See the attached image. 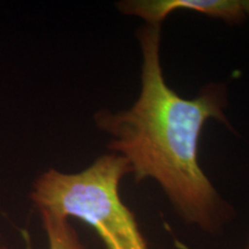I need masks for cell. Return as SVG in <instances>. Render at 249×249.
Returning <instances> with one entry per match:
<instances>
[{"mask_svg":"<svg viewBox=\"0 0 249 249\" xmlns=\"http://www.w3.org/2000/svg\"><path fill=\"white\" fill-rule=\"evenodd\" d=\"M245 249H249V236H248V241H247V245H246Z\"/></svg>","mask_w":249,"mask_h":249,"instance_id":"cell-7","label":"cell"},{"mask_svg":"<svg viewBox=\"0 0 249 249\" xmlns=\"http://www.w3.org/2000/svg\"><path fill=\"white\" fill-rule=\"evenodd\" d=\"M0 249H6V246L4 244V241H2L1 234H0Z\"/></svg>","mask_w":249,"mask_h":249,"instance_id":"cell-5","label":"cell"},{"mask_svg":"<svg viewBox=\"0 0 249 249\" xmlns=\"http://www.w3.org/2000/svg\"><path fill=\"white\" fill-rule=\"evenodd\" d=\"M247 17L249 18V0H247Z\"/></svg>","mask_w":249,"mask_h":249,"instance_id":"cell-6","label":"cell"},{"mask_svg":"<svg viewBox=\"0 0 249 249\" xmlns=\"http://www.w3.org/2000/svg\"><path fill=\"white\" fill-rule=\"evenodd\" d=\"M129 172L123 156L111 152L77 173L45 171L34 182L30 197L38 213L88 224L105 249H149L138 220L119 195L121 179Z\"/></svg>","mask_w":249,"mask_h":249,"instance_id":"cell-2","label":"cell"},{"mask_svg":"<svg viewBox=\"0 0 249 249\" xmlns=\"http://www.w3.org/2000/svg\"><path fill=\"white\" fill-rule=\"evenodd\" d=\"M142 51L141 92L128 110H102L95 123L112 136L108 149L123 156L136 181L160 183L186 223L216 234L234 218L198 161L202 128L209 119L230 126L224 113L225 88L211 85L193 99L165 82L160 65V24L147 23L138 33Z\"/></svg>","mask_w":249,"mask_h":249,"instance_id":"cell-1","label":"cell"},{"mask_svg":"<svg viewBox=\"0 0 249 249\" xmlns=\"http://www.w3.org/2000/svg\"><path fill=\"white\" fill-rule=\"evenodd\" d=\"M118 7L124 14L135 15L149 24H160L176 11H191L220 18L230 24L247 20V0H128Z\"/></svg>","mask_w":249,"mask_h":249,"instance_id":"cell-3","label":"cell"},{"mask_svg":"<svg viewBox=\"0 0 249 249\" xmlns=\"http://www.w3.org/2000/svg\"><path fill=\"white\" fill-rule=\"evenodd\" d=\"M49 249H87L70 220L39 211Z\"/></svg>","mask_w":249,"mask_h":249,"instance_id":"cell-4","label":"cell"}]
</instances>
